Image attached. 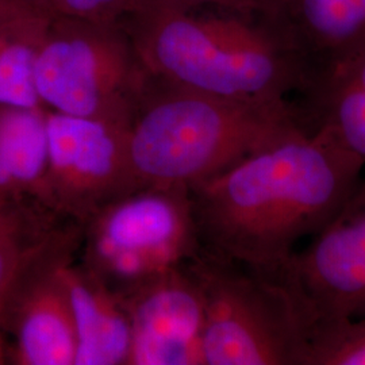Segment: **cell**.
I'll use <instances>...</instances> for the list:
<instances>
[{
  "label": "cell",
  "mask_w": 365,
  "mask_h": 365,
  "mask_svg": "<svg viewBox=\"0 0 365 365\" xmlns=\"http://www.w3.org/2000/svg\"><path fill=\"white\" fill-rule=\"evenodd\" d=\"M364 168L327 128H300L190 188L202 249L276 277L300 240L337 215Z\"/></svg>",
  "instance_id": "6da1fadb"
},
{
  "label": "cell",
  "mask_w": 365,
  "mask_h": 365,
  "mask_svg": "<svg viewBox=\"0 0 365 365\" xmlns=\"http://www.w3.org/2000/svg\"><path fill=\"white\" fill-rule=\"evenodd\" d=\"M145 72L187 91L237 102L288 101L309 75L249 13L141 4L123 24Z\"/></svg>",
  "instance_id": "7a4b0ae2"
},
{
  "label": "cell",
  "mask_w": 365,
  "mask_h": 365,
  "mask_svg": "<svg viewBox=\"0 0 365 365\" xmlns=\"http://www.w3.org/2000/svg\"><path fill=\"white\" fill-rule=\"evenodd\" d=\"M304 126L289 101L237 102L149 76L131 118V164L140 188L190 190Z\"/></svg>",
  "instance_id": "3957f363"
},
{
  "label": "cell",
  "mask_w": 365,
  "mask_h": 365,
  "mask_svg": "<svg viewBox=\"0 0 365 365\" xmlns=\"http://www.w3.org/2000/svg\"><path fill=\"white\" fill-rule=\"evenodd\" d=\"M80 261L122 298L185 268L202 252L190 190L143 187L80 225Z\"/></svg>",
  "instance_id": "277c9868"
},
{
  "label": "cell",
  "mask_w": 365,
  "mask_h": 365,
  "mask_svg": "<svg viewBox=\"0 0 365 365\" xmlns=\"http://www.w3.org/2000/svg\"><path fill=\"white\" fill-rule=\"evenodd\" d=\"M148 78L123 24L51 14L34 58L45 110L131 122Z\"/></svg>",
  "instance_id": "5b68a950"
},
{
  "label": "cell",
  "mask_w": 365,
  "mask_h": 365,
  "mask_svg": "<svg viewBox=\"0 0 365 365\" xmlns=\"http://www.w3.org/2000/svg\"><path fill=\"white\" fill-rule=\"evenodd\" d=\"M191 267L205 299V365H302L309 322L279 279L203 249Z\"/></svg>",
  "instance_id": "8992f818"
},
{
  "label": "cell",
  "mask_w": 365,
  "mask_h": 365,
  "mask_svg": "<svg viewBox=\"0 0 365 365\" xmlns=\"http://www.w3.org/2000/svg\"><path fill=\"white\" fill-rule=\"evenodd\" d=\"M46 205L78 226L140 188L131 164L130 122L45 110Z\"/></svg>",
  "instance_id": "52a82bcc"
},
{
  "label": "cell",
  "mask_w": 365,
  "mask_h": 365,
  "mask_svg": "<svg viewBox=\"0 0 365 365\" xmlns=\"http://www.w3.org/2000/svg\"><path fill=\"white\" fill-rule=\"evenodd\" d=\"M309 322L365 319V179L277 274Z\"/></svg>",
  "instance_id": "ba28073f"
},
{
  "label": "cell",
  "mask_w": 365,
  "mask_h": 365,
  "mask_svg": "<svg viewBox=\"0 0 365 365\" xmlns=\"http://www.w3.org/2000/svg\"><path fill=\"white\" fill-rule=\"evenodd\" d=\"M191 264L123 298L131 327L126 365H205V299Z\"/></svg>",
  "instance_id": "9c48e42d"
},
{
  "label": "cell",
  "mask_w": 365,
  "mask_h": 365,
  "mask_svg": "<svg viewBox=\"0 0 365 365\" xmlns=\"http://www.w3.org/2000/svg\"><path fill=\"white\" fill-rule=\"evenodd\" d=\"M244 11L299 58L307 88L365 46V0H247Z\"/></svg>",
  "instance_id": "30bf717a"
},
{
  "label": "cell",
  "mask_w": 365,
  "mask_h": 365,
  "mask_svg": "<svg viewBox=\"0 0 365 365\" xmlns=\"http://www.w3.org/2000/svg\"><path fill=\"white\" fill-rule=\"evenodd\" d=\"M78 240L54 250L31 269L1 322L14 336L11 360L19 365H75L78 337L60 262Z\"/></svg>",
  "instance_id": "8fae6325"
},
{
  "label": "cell",
  "mask_w": 365,
  "mask_h": 365,
  "mask_svg": "<svg viewBox=\"0 0 365 365\" xmlns=\"http://www.w3.org/2000/svg\"><path fill=\"white\" fill-rule=\"evenodd\" d=\"M69 252L60 262L76 327L75 365H126L130 317L125 299Z\"/></svg>",
  "instance_id": "7c38bea8"
},
{
  "label": "cell",
  "mask_w": 365,
  "mask_h": 365,
  "mask_svg": "<svg viewBox=\"0 0 365 365\" xmlns=\"http://www.w3.org/2000/svg\"><path fill=\"white\" fill-rule=\"evenodd\" d=\"M33 200L0 203V330L15 292L31 269L80 235V226Z\"/></svg>",
  "instance_id": "4fadbf2b"
},
{
  "label": "cell",
  "mask_w": 365,
  "mask_h": 365,
  "mask_svg": "<svg viewBox=\"0 0 365 365\" xmlns=\"http://www.w3.org/2000/svg\"><path fill=\"white\" fill-rule=\"evenodd\" d=\"M45 108L0 106V199L46 206Z\"/></svg>",
  "instance_id": "5bb4252c"
},
{
  "label": "cell",
  "mask_w": 365,
  "mask_h": 365,
  "mask_svg": "<svg viewBox=\"0 0 365 365\" xmlns=\"http://www.w3.org/2000/svg\"><path fill=\"white\" fill-rule=\"evenodd\" d=\"M299 107L310 128L324 126L365 167V90L346 78L325 76L302 95Z\"/></svg>",
  "instance_id": "9a60e30c"
},
{
  "label": "cell",
  "mask_w": 365,
  "mask_h": 365,
  "mask_svg": "<svg viewBox=\"0 0 365 365\" xmlns=\"http://www.w3.org/2000/svg\"><path fill=\"white\" fill-rule=\"evenodd\" d=\"M51 14H39L0 33V106L43 108L34 84V58Z\"/></svg>",
  "instance_id": "2e32d148"
},
{
  "label": "cell",
  "mask_w": 365,
  "mask_h": 365,
  "mask_svg": "<svg viewBox=\"0 0 365 365\" xmlns=\"http://www.w3.org/2000/svg\"><path fill=\"white\" fill-rule=\"evenodd\" d=\"M302 365H365V319L314 324Z\"/></svg>",
  "instance_id": "e0dca14e"
},
{
  "label": "cell",
  "mask_w": 365,
  "mask_h": 365,
  "mask_svg": "<svg viewBox=\"0 0 365 365\" xmlns=\"http://www.w3.org/2000/svg\"><path fill=\"white\" fill-rule=\"evenodd\" d=\"M52 15L96 22L125 24L141 0H37Z\"/></svg>",
  "instance_id": "ac0fdd59"
},
{
  "label": "cell",
  "mask_w": 365,
  "mask_h": 365,
  "mask_svg": "<svg viewBox=\"0 0 365 365\" xmlns=\"http://www.w3.org/2000/svg\"><path fill=\"white\" fill-rule=\"evenodd\" d=\"M48 13L37 0H0V33L14 25Z\"/></svg>",
  "instance_id": "d6986e66"
},
{
  "label": "cell",
  "mask_w": 365,
  "mask_h": 365,
  "mask_svg": "<svg viewBox=\"0 0 365 365\" xmlns=\"http://www.w3.org/2000/svg\"><path fill=\"white\" fill-rule=\"evenodd\" d=\"M141 4L173 9V10L226 9V10L244 11L247 0H141Z\"/></svg>",
  "instance_id": "ffe728a7"
},
{
  "label": "cell",
  "mask_w": 365,
  "mask_h": 365,
  "mask_svg": "<svg viewBox=\"0 0 365 365\" xmlns=\"http://www.w3.org/2000/svg\"><path fill=\"white\" fill-rule=\"evenodd\" d=\"M7 360H9V349H7V344H6V336L0 330V364L7 363Z\"/></svg>",
  "instance_id": "44dd1931"
},
{
  "label": "cell",
  "mask_w": 365,
  "mask_h": 365,
  "mask_svg": "<svg viewBox=\"0 0 365 365\" xmlns=\"http://www.w3.org/2000/svg\"><path fill=\"white\" fill-rule=\"evenodd\" d=\"M3 202H7L6 199H0V203H3Z\"/></svg>",
  "instance_id": "7402d4cb"
}]
</instances>
